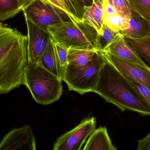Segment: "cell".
Here are the masks:
<instances>
[{
  "mask_svg": "<svg viewBox=\"0 0 150 150\" xmlns=\"http://www.w3.org/2000/svg\"><path fill=\"white\" fill-rule=\"evenodd\" d=\"M96 51L69 48L67 52L68 65L81 67L87 64L93 58Z\"/></svg>",
  "mask_w": 150,
  "mask_h": 150,
  "instance_id": "obj_16",
  "label": "cell"
},
{
  "mask_svg": "<svg viewBox=\"0 0 150 150\" xmlns=\"http://www.w3.org/2000/svg\"><path fill=\"white\" fill-rule=\"evenodd\" d=\"M20 7L22 10L23 11L27 8L29 6H30L32 3L36 0H17Z\"/></svg>",
  "mask_w": 150,
  "mask_h": 150,
  "instance_id": "obj_28",
  "label": "cell"
},
{
  "mask_svg": "<svg viewBox=\"0 0 150 150\" xmlns=\"http://www.w3.org/2000/svg\"><path fill=\"white\" fill-rule=\"evenodd\" d=\"M137 150H150V133L138 141Z\"/></svg>",
  "mask_w": 150,
  "mask_h": 150,
  "instance_id": "obj_27",
  "label": "cell"
},
{
  "mask_svg": "<svg viewBox=\"0 0 150 150\" xmlns=\"http://www.w3.org/2000/svg\"><path fill=\"white\" fill-rule=\"evenodd\" d=\"M44 1L48 2L49 4L51 5L52 6L54 7L56 9H58L59 11L63 13L64 14L69 16V18L71 20H73L71 17L70 14L68 13V11L66 9L64 5L61 3L59 0H43Z\"/></svg>",
  "mask_w": 150,
  "mask_h": 150,
  "instance_id": "obj_26",
  "label": "cell"
},
{
  "mask_svg": "<svg viewBox=\"0 0 150 150\" xmlns=\"http://www.w3.org/2000/svg\"><path fill=\"white\" fill-rule=\"evenodd\" d=\"M47 31L54 42L68 49L99 51V34L84 22L70 20L49 26Z\"/></svg>",
  "mask_w": 150,
  "mask_h": 150,
  "instance_id": "obj_3",
  "label": "cell"
},
{
  "mask_svg": "<svg viewBox=\"0 0 150 150\" xmlns=\"http://www.w3.org/2000/svg\"><path fill=\"white\" fill-rule=\"evenodd\" d=\"M79 4H80L83 8L84 7L90 6L93 4V0H75Z\"/></svg>",
  "mask_w": 150,
  "mask_h": 150,
  "instance_id": "obj_29",
  "label": "cell"
},
{
  "mask_svg": "<svg viewBox=\"0 0 150 150\" xmlns=\"http://www.w3.org/2000/svg\"><path fill=\"white\" fill-rule=\"evenodd\" d=\"M28 37L14 29L0 27V93L23 85L28 65Z\"/></svg>",
  "mask_w": 150,
  "mask_h": 150,
  "instance_id": "obj_1",
  "label": "cell"
},
{
  "mask_svg": "<svg viewBox=\"0 0 150 150\" xmlns=\"http://www.w3.org/2000/svg\"><path fill=\"white\" fill-rule=\"evenodd\" d=\"M132 10L150 23V0H129Z\"/></svg>",
  "mask_w": 150,
  "mask_h": 150,
  "instance_id": "obj_22",
  "label": "cell"
},
{
  "mask_svg": "<svg viewBox=\"0 0 150 150\" xmlns=\"http://www.w3.org/2000/svg\"><path fill=\"white\" fill-rule=\"evenodd\" d=\"M22 10L17 0H0L1 21L13 18Z\"/></svg>",
  "mask_w": 150,
  "mask_h": 150,
  "instance_id": "obj_19",
  "label": "cell"
},
{
  "mask_svg": "<svg viewBox=\"0 0 150 150\" xmlns=\"http://www.w3.org/2000/svg\"><path fill=\"white\" fill-rule=\"evenodd\" d=\"M122 59L148 67L136 51L129 44L125 38L118 33L113 41L102 51Z\"/></svg>",
  "mask_w": 150,
  "mask_h": 150,
  "instance_id": "obj_11",
  "label": "cell"
},
{
  "mask_svg": "<svg viewBox=\"0 0 150 150\" xmlns=\"http://www.w3.org/2000/svg\"><path fill=\"white\" fill-rule=\"evenodd\" d=\"M38 64L61 80L55 52L54 42L51 37L47 47Z\"/></svg>",
  "mask_w": 150,
  "mask_h": 150,
  "instance_id": "obj_15",
  "label": "cell"
},
{
  "mask_svg": "<svg viewBox=\"0 0 150 150\" xmlns=\"http://www.w3.org/2000/svg\"><path fill=\"white\" fill-rule=\"evenodd\" d=\"M118 33L119 32H116L109 28L106 24H103L102 34L99 35V51H102L110 44Z\"/></svg>",
  "mask_w": 150,
  "mask_h": 150,
  "instance_id": "obj_23",
  "label": "cell"
},
{
  "mask_svg": "<svg viewBox=\"0 0 150 150\" xmlns=\"http://www.w3.org/2000/svg\"><path fill=\"white\" fill-rule=\"evenodd\" d=\"M126 42L136 51L147 67L150 68V35L141 39L125 38Z\"/></svg>",
  "mask_w": 150,
  "mask_h": 150,
  "instance_id": "obj_17",
  "label": "cell"
},
{
  "mask_svg": "<svg viewBox=\"0 0 150 150\" xmlns=\"http://www.w3.org/2000/svg\"><path fill=\"white\" fill-rule=\"evenodd\" d=\"M23 12L30 21L46 31L49 26L71 20L43 0H36Z\"/></svg>",
  "mask_w": 150,
  "mask_h": 150,
  "instance_id": "obj_6",
  "label": "cell"
},
{
  "mask_svg": "<svg viewBox=\"0 0 150 150\" xmlns=\"http://www.w3.org/2000/svg\"><path fill=\"white\" fill-rule=\"evenodd\" d=\"M82 21L95 29L100 35L102 34L104 24L103 0H93L90 6L84 7Z\"/></svg>",
  "mask_w": 150,
  "mask_h": 150,
  "instance_id": "obj_12",
  "label": "cell"
},
{
  "mask_svg": "<svg viewBox=\"0 0 150 150\" xmlns=\"http://www.w3.org/2000/svg\"><path fill=\"white\" fill-rule=\"evenodd\" d=\"M116 10L124 16L130 18L135 13L132 9L129 0H112Z\"/></svg>",
  "mask_w": 150,
  "mask_h": 150,
  "instance_id": "obj_24",
  "label": "cell"
},
{
  "mask_svg": "<svg viewBox=\"0 0 150 150\" xmlns=\"http://www.w3.org/2000/svg\"><path fill=\"white\" fill-rule=\"evenodd\" d=\"M129 18L124 16L117 11L104 15V24L116 32L120 33L129 28Z\"/></svg>",
  "mask_w": 150,
  "mask_h": 150,
  "instance_id": "obj_18",
  "label": "cell"
},
{
  "mask_svg": "<svg viewBox=\"0 0 150 150\" xmlns=\"http://www.w3.org/2000/svg\"><path fill=\"white\" fill-rule=\"evenodd\" d=\"M120 34L124 38L141 39L150 35V23L136 12L129 18V28Z\"/></svg>",
  "mask_w": 150,
  "mask_h": 150,
  "instance_id": "obj_13",
  "label": "cell"
},
{
  "mask_svg": "<svg viewBox=\"0 0 150 150\" xmlns=\"http://www.w3.org/2000/svg\"><path fill=\"white\" fill-rule=\"evenodd\" d=\"M83 150H116L113 145L107 128L101 127L95 130L89 137Z\"/></svg>",
  "mask_w": 150,
  "mask_h": 150,
  "instance_id": "obj_14",
  "label": "cell"
},
{
  "mask_svg": "<svg viewBox=\"0 0 150 150\" xmlns=\"http://www.w3.org/2000/svg\"><path fill=\"white\" fill-rule=\"evenodd\" d=\"M62 81L38 63L28 64L23 85L34 100L43 105L51 104L60 99L63 93Z\"/></svg>",
  "mask_w": 150,
  "mask_h": 150,
  "instance_id": "obj_4",
  "label": "cell"
},
{
  "mask_svg": "<svg viewBox=\"0 0 150 150\" xmlns=\"http://www.w3.org/2000/svg\"><path fill=\"white\" fill-rule=\"evenodd\" d=\"M54 46L57 60L60 71L61 80L63 81L67 67L68 65L67 60L68 48L59 43L55 42Z\"/></svg>",
  "mask_w": 150,
  "mask_h": 150,
  "instance_id": "obj_20",
  "label": "cell"
},
{
  "mask_svg": "<svg viewBox=\"0 0 150 150\" xmlns=\"http://www.w3.org/2000/svg\"><path fill=\"white\" fill-rule=\"evenodd\" d=\"M27 27L28 64L38 63L44 52L50 35L48 31L34 24L24 16Z\"/></svg>",
  "mask_w": 150,
  "mask_h": 150,
  "instance_id": "obj_9",
  "label": "cell"
},
{
  "mask_svg": "<svg viewBox=\"0 0 150 150\" xmlns=\"http://www.w3.org/2000/svg\"><path fill=\"white\" fill-rule=\"evenodd\" d=\"M95 93L121 111L132 110L150 115V104L123 75L107 61L100 73Z\"/></svg>",
  "mask_w": 150,
  "mask_h": 150,
  "instance_id": "obj_2",
  "label": "cell"
},
{
  "mask_svg": "<svg viewBox=\"0 0 150 150\" xmlns=\"http://www.w3.org/2000/svg\"><path fill=\"white\" fill-rule=\"evenodd\" d=\"M73 21H82L84 9L75 0H59Z\"/></svg>",
  "mask_w": 150,
  "mask_h": 150,
  "instance_id": "obj_21",
  "label": "cell"
},
{
  "mask_svg": "<svg viewBox=\"0 0 150 150\" xmlns=\"http://www.w3.org/2000/svg\"><path fill=\"white\" fill-rule=\"evenodd\" d=\"M96 120L94 117L84 119L75 128L57 139L54 150H80L86 139L95 130Z\"/></svg>",
  "mask_w": 150,
  "mask_h": 150,
  "instance_id": "obj_7",
  "label": "cell"
},
{
  "mask_svg": "<svg viewBox=\"0 0 150 150\" xmlns=\"http://www.w3.org/2000/svg\"><path fill=\"white\" fill-rule=\"evenodd\" d=\"M107 61L99 52H96L93 59L87 64L81 67L68 65L64 81L70 91L81 95L95 92L100 73Z\"/></svg>",
  "mask_w": 150,
  "mask_h": 150,
  "instance_id": "obj_5",
  "label": "cell"
},
{
  "mask_svg": "<svg viewBox=\"0 0 150 150\" xmlns=\"http://www.w3.org/2000/svg\"><path fill=\"white\" fill-rule=\"evenodd\" d=\"M126 78V77H125ZM129 82L145 100L150 104V90L146 87L137 81L127 79Z\"/></svg>",
  "mask_w": 150,
  "mask_h": 150,
  "instance_id": "obj_25",
  "label": "cell"
},
{
  "mask_svg": "<svg viewBox=\"0 0 150 150\" xmlns=\"http://www.w3.org/2000/svg\"><path fill=\"white\" fill-rule=\"evenodd\" d=\"M0 150H36L35 138L30 126L25 125L9 132L2 139Z\"/></svg>",
  "mask_w": 150,
  "mask_h": 150,
  "instance_id": "obj_10",
  "label": "cell"
},
{
  "mask_svg": "<svg viewBox=\"0 0 150 150\" xmlns=\"http://www.w3.org/2000/svg\"><path fill=\"white\" fill-rule=\"evenodd\" d=\"M123 75L144 85L150 90V68L122 59L104 52H99Z\"/></svg>",
  "mask_w": 150,
  "mask_h": 150,
  "instance_id": "obj_8",
  "label": "cell"
}]
</instances>
